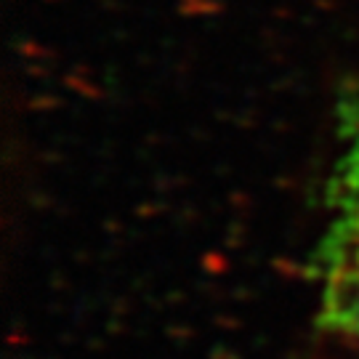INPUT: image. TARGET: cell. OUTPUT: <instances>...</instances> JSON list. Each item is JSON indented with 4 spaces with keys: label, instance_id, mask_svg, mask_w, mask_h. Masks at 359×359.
<instances>
[{
    "label": "cell",
    "instance_id": "cell-1",
    "mask_svg": "<svg viewBox=\"0 0 359 359\" xmlns=\"http://www.w3.org/2000/svg\"><path fill=\"white\" fill-rule=\"evenodd\" d=\"M314 264L322 325L359 344V86L344 90L335 107L333 163Z\"/></svg>",
    "mask_w": 359,
    "mask_h": 359
}]
</instances>
